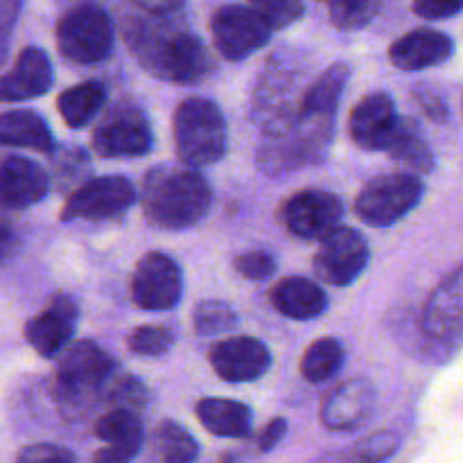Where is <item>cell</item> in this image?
Segmentation results:
<instances>
[{
    "mask_svg": "<svg viewBox=\"0 0 463 463\" xmlns=\"http://www.w3.org/2000/svg\"><path fill=\"white\" fill-rule=\"evenodd\" d=\"M375 405V387L364 378L348 380L335 387L321 405V423L333 432L355 430L371 416Z\"/></svg>",
    "mask_w": 463,
    "mask_h": 463,
    "instance_id": "21",
    "label": "cell"
},
{
    "mask_svg": "<svg viewBox=\"0 0 463 463\" xmlns=\"http://www.w3.org/2000/svg\"><path fill=\"white\" fill-rule=\"evenodd\" d=\"M120 369L95 342H72L59 355L54 373V402L68 420L84 419L99 402L111 401Z\"/></svg>",
    "mask_w": 463,
    "mask_h": 463,
    "instance_id": "4",
    "label": "cell"
},
{
    "mask_svg": "<svg viewBox=\"0 0 463 463\" xmlns=\"http://www.w3.org/2000/svg\"><path fill=\"white\" fill-rule=\"evenodd\" d=\"M136 203V188L127 176L111 175L89 179L80 188L71 190L61 206V222H104L125 215Z\"/></svg>",
    "mask_w": 463,
    "mask_h": 463,
    "instance_id": "11",
    "label": "cell"
},
{
    "mask_svg": "<svg viewBox=\"0 0 463 463\" xmlns=\"http://www.w3.org/2000/svg\"><path fill=\"white\" fill-rule=\"evenodd\" d=\"M319 242L312 258V269L321 283L348 288L364 274L371 258L364 235L351 226H337Z\"/></svg>",
    "mask_w": 463,
    "mask_h": 463,
    "instance_id": "12",
    "label": "cell"
},
{
    "mask_svg": "<svg viewBox=\"0 0 463 463\" xmlns=\"http://www.w3.org/2000/svg\"><path fill=\"white\" fill-rule=\"evenodd\" d=\"M411 12L428 21H443L463 12V0H414Z\"/></svg>",
    "mask_w": 463,
    "mask_h": 463,
    "instance_id": "40",
    "label": "cell"
},
{
    "mask_svg": "<svg viewBox=\"0 0 463 463\" xmlns=\"http://www.w3.org/2000/svg\"><path fill=\"white\" fill-rule=\"evenodd\" d=\"M54 179L61 188H72L75 184H86V175L90 172L89 154L81 147H61L52 156Z\"/></svg>",
    "mask_w": 463,
    "mask_h": 463,
    "instance_id": "35",
    "label": "cell"
},
{
    "mask_svg": "<svg viewBox=\"0 0 463 463\" xmlns=\"http://www.w3.org/2000/svg\"><path fill=\"white\" fill-rule=\"evenodd\" d=\"M0 140L7 147L54 154V136L43 116L30 109H14L0 116Z\"/></svg>",
    "mask_w": 463,
    "mask_h": 463,
    "instance_id": "26",
    "label": "cell"
},
{
    "mask_svg": "<svg viewBox=\"0 0 463 463\" xmlns=\"http://www.w3.org/2000/svg\"><path fill=\"white\" fill-rule=\"evenodd\" d=\"M383 152L389 154L393 161L405 165L414 175H430L437 167L432 147H430L423 129H420V125L414 118L401 116L396 129L392 131L389 140L384 143Z\"/></svg>",
    "mask_w": 463,
    "mask_h": 463,
    "instance_id": "25",
    "label": "cell"
},
{
    "mask_svg": "<svg viewBox=\"0 0 463 463\" xmlns=\"http://www.w3.org/2000/svg\"><path fill=\"white\" fill-rule=\"evenodd\" d=\"M197 419L211 434L222 439H247L253 430L249 405L229 398H203L194 407Z\"/></svg>",
    "mask_w": 463,
    "mask_h": 463,
    "instance_id": "27",
    "label": "cell"
},
{
    "mask_svg": "<svg viewBox=\"0 0 463 463\" xmlns=\"http://www.w3.org/2000/svg\"><path fill=\"white\" fill-rule=\"evenodd\" d=\"M129 5L149 14H184L185 0H129Z\"/></svg>",
    "mask_w": 463,
    "mask_h": 463,
    "instance_id": "43",
    "label": "cell"
},
{
    "mask_svg": "<svg viewBox=\"0 0 463 463\" xmlns=\"http://www.w3.org/2000/svg\"><path fill=\"white\" fill-rule=\"evenodd\" d=\"M199 443L176 420H161L152 434L154 459L165 463H190L199 457Z\"/></svg>",
    "mask_w": 463,
    "mask_h": 463,
    "instance_id": "29",
    "label": "cell"
},
{
    "mask_svg": "<svg viewBox=\"0 0 463 463\" xmlns=\"http://www.w3.org/2000/svg\"><path fill=\"white\" fill-rule=\"evenodd\" d=\"M172 136L181 163L197 170L220 163L229 149L224 113L208 98H185L176 104Z\"/></svg>",
    "mask_w": 463,
    "mask_h": 463,
    "instance_id": "6",
    "label": "cell"
},
{
    "mask_svg": "<svg viewBox=\"0 0 463 463\" xmlns=\"http://www.w3.org/2000/svg\"><path fill=\"white\" fill-rule=\"evenodd\" d=\"M271 307L294 321H310L328 310V297L319 283L303 276H288L269 292Z\"/></svg>",
    "mask_w": 463,
    "mask_h": 463,
    "instance_id": "24",
    "label": "cell"
},
{
    "mask_svg": "<svg viewBox=\"0 0 463 463\" xmlns=\"http://www.w3.org/2000/svg\"><path fill=\"white\" fill-rule=\"evenodd\" d=\"M0 188H3L5 211H23L43 202L50 190V176L39 163L25 156L7 154L0 167Z\"/></svg>",
    "mask_w": 463,
    "mask_h": 463,
    "instance_id": "22",
    "label": "cell"
},
{
    "mask_svg": "<svg viewBox=\"0 0 463 463\" xmlns=\"http://www.w3.org/2000/svg\"><path fill=\"white\" fill-rule=\"evenodd\" d=\"M312 57L306 50L279 48L269 54L253 86L251 120L260 134L279 131L297 116L301 99L315 77H310Z\"/></svg>",
    "mask_w": 463,
    "mask_h": 463,
    "instance_id": "5",
    "label": "cell"
},
{
    "mask_svg": "<svg viewBox=\"0 0 463 463\" xmlns=\"http://www.w3.org/2000/svg\"><path fill=\"white\" fill-rule=\"evenodd\" d=\"M90 147L102 158H140L152 152L154 131L145 109L127 98L111 104L95 125Z\"/></svg>",
    "mask_w": 463,
    "mask_h": 463,
    "instance_id": "8",
    "label": "cell"
},
{
    "mask_svg": "<svg viewBox=\"0 0 463 463\" xmlns=\"http://www.w3.org/2000/svg\"><path fill=\"white\" fill-rule=\"evenodd\" d=\"M0 84L5 102H25L45 95L54 84V68L48 52L36 45L23 48Z\"/></svg>",
    "mask_w": 463,
    "mask_h": 463,
    "instance_id": "20",
    "label": "cell"
},
{
    "mask_svg": "<svg viewBox=\"0 0 463 463\" xmlns=\"http://www.w3.org/2000/svg\"><path fill=\"white\" fill-rule=\"evenodd\" d=\"M109 0H57V5L61 9H72V7H81V5H104Z\"/></svg>",
    "mask_w": 463,
    "mask_h": 463,
    "instance_id": "44",
    "label": "cell"
},
{
    "mask_svg": "<svg viewBox=\"0 0 463 463\" xmlns=\"http://www.w3.org/2000/svg\"><path fill=\"white\" fill-rule=\"evenodd\" d=\"M143 213L156 229L184 231L208 215L213 190L197 167L156 165L143 176Z\"/></svg>",
    "mask_w": 463,
    "mask_h": 463,
    "instance_id": "3",
    "label": "cell"
},
{
    "mask_svg": "<svg viewBox=\"0 0 463 463\" xmlns=\"http://www.w3.org/2000/svg\"><path fill=\"white\" fill-rule=\"evenodd\" d=\"M274 30H285L301 21L306 14V3L303 0H247Z\"/></svg>",
    "mask_w": 463,
    "mask_h": 463,
    "instance_id": "36",
    "label": "cell"
},
{
    "mask_svg": "<svg viewBox=\"0 0 463 463\" xmlns=\"http://www.w3.org/2000/svg\"><path fill=\"white\" fill-rule=\"evenodd\" d=\"M54 36L59 54L66 61L93 66L111 57L116 45V25L102 5H81L63 9Z\"/></svg>",
    "mask_w": 463,
    "mask_h": 463,
    "instance_id": "7",
    "label": "cell"
},
{
    "mask_svg": "<svg viewBox=\"0 0 463 463\" xmlns=\"http://www.w3.org/2000/svg\"><path fill=\"white\" fill-rule=\"evenodd\" d=\"M238 312L224 301H202L193 310V328L202 337L224 335L238 326Z\"/></svg>",
    "mask_w": 463,
    "mask_h": 463,
    "instance_id": "32",
    "label": "cell"
},
{
    "mask_svg": "<svg viewBox=\"0 0 463 463\" xmlns=\"http://www.w3.org/2000/svg\"><path fill=\"white\" fill-rule=\"evenodd\" d=\"M411 99H414L416 107L423 111V116H428L432 122H439V125L446 122L448 116H450L443 95L439 93L437 89H432V86L420 84L416 86V89H411Z\"/></svg>",
    "mask_w": 463,
    "mask_h": 463,
    "instance_id": "38",
    "label": "cell"
},
{
    "mask_svg": "<svg viewBox=\"0 0 463 463\" xmlns=\"http://www.w3.org/2000/svg\"><path fill=\"white\" fill-rule=\"evenodd\" d=\"M398 450V437L393 432H380L371 434V437L362 439L360 443L346 452L339 455H328L326 459H337V461H353V463H378L389 459L393 452Z\"/></svg>",
    "mask_w": 463,
    "mask_h": 463,
    "instance_id": "33",
    "label": "cell"
},
{
    "mask_svg": "<svg viewBox=\"0 0 463 463\" xmlns=\"http://www.w3.org/2000/svg\"><path fill=\"white\" fill-rule=\"evenodd\" d=\"M306 98V95H303ZM335 111H321L301 99L297 116L279 131L262 134L256 149L258 170L267 176H280L303 167L319 165L333 145Z\"/></svg>",
    "mask_w": 463,
    "mask_h": 463,
    "instance_id": "2",
    "label": "cell"
},
{
    "mask_svg": "<svg viewBox=\"0 0 463 463\" xmlns=\"http://www.w3.org/2000/svg\"><path fill=\"white\" fill-rule=\"evenodd\" d=\"M93 434L99 441L107 443V448L93 455L98 463H125L138 457L143 450L145 432L140 411L129 407H111L95 420Z\"/></svg>",
    "mask_w": 463,
    "mask_h": 463,
    "instance_id": "17",
    "label": "cell"
},
{
    "mask_svg": "<svg viewBox=\"0 0 463 463\" xmlns=\"http://www.w3.org/2000/svg\"><path fill=\"white\" fill-rule=\"evenodd\" d=\"M16 461L21 463H75L77 457L63 446H54V443H36V446H27L25 450L18 452Z\"/></svg>",
    "mask_w": 463,
    "mask_h": 463,
    "instance_id": "39",
    "label": "cell"
},
{
    "mask_svg": "<svg viewBox=\"0 0 463 463\" xmlns=\"http://www.w3.org/2000/svg\"><path fill=\"white\" fill-rule=\"evenodd\" d=\"M423 330L434 339L463 337V267L430 294L423 307Z\"/></svg>",
    "mask_w": 463,
    "mask_h": 463,
    "instance_id": "23",
    "label": "cell"
},
{
    "mask_svg": "<svg viewBox=\"0 0 463 463\" xmlns=\"http://www.w3.org/2000/svg\"><path fill=\"white\" fill-rule=\"evenodd\" d=\"M109 90L102 81L89 80L66 89L57 98V111L71 129H84L104 109Z\"/></svg>",
    "mask_w": 463,
    "mask_h": 463,
    "instance_id": "28",
    "label": "cell"
},
{
    "mask_svg": "<svg viewBox=\"0 0 463 463\" xmlns=\"http://www.w3.org/2000/svg\"><path fill=\"white\" fill-rule=\"evenodd\" d=\"M211 32L226 61H244L269 43L274 27L251 5H224L213 14Z\"/></svg>",
    "mask_w": 463,
    "mask_h": 463,
    "instance_id": "10",
    "label": "cell"
},
{
    "mask_svg": "<svg viewBox=\"0 0 463 463\" xmlns=\"http://www.w3.org/2000/svg\"><path fill=\"white\" fill-rule=\"evenodd\" d=\"M455 54V41L446 32L432 27H416L396 39L389 48V61L398 71L416 72L441 66Z\"/></svg>",
    "mask_w": 463,
    "mask_h": 463,
    "instance_id": "19",
    "label": "cell"
},
{
    "mask_svg": "<svg viewBox=\"0 0 463 463\" xmlns=\"http://www.w3.org/2000/svg\"><path fill=\"white\" fill-rule=\"evenodd\" d=\"M0 25H3V59L7 57V48H9V36H12L14 25H16L18 16H21V9H23V0H3L0 5Z\"/></svg>",
    "mask_w": 463,
    "mask_h": 463,
    "instance_id": "42",
    "label": "cell"
},
{
    "mask_svg": "<svg viewBox=\"0 0 463 463\" xmlns=\"http://www.w3.org/2000/svg\"><path fill=\"white\" fill-rule=\"evenodd\" d=\"M77 317L80 307L75 298L68 294H54L48 306L25 324L23 328L25 342L45 360L59 357L75 337Z\"/></svg>",
    "mask_w": 463,
    "mask_h": 463,
    "instance_id": "15",
    "label": "cell"
},
{
    "mask_svg": "<svg viewBox=\"0 0 463 463\" xmlns=\"http://www.w3.org/2000/svg\"><path fill=\"white\" fill-rule=\"evenodd\" d=\"M398 120L401 116H398L392 95L384 90H375V93L364 95L353 107L351 116H348V134L357 147L366 149V152H383Z\"/></svg>",
    "mask_w": 463,
    "mask_h": 463,
    "instance_id": "18",
    "label": "cell"
},
{
    "mask_svg": "<svg viewBox=\"0 0 463 463\" xmlns=\"http://www.w3.org/2000/svg\"><path fill=\"white\" fill-rule=\"evenodd\" d=\"M328 21L342 32H355L369 25L384 7V0H319Z\"/></svg>",
    "mask_w": 463,
    "mask_h": 463,
    "instance_id": "31",
    "label": "cell"
},
{
    "mask_svg": "<svg viewBox=\"0 0 463 463\" xmlns=\"http://www.w3.org/2000/svg\"><path fill=\"white\" fill-rule=\"evenodd\" d=\"M235 271L247 280H267L276 271V258L265 249H251L233 260Z\"/></svg>",
    "mask_w": 463,
    "mask_h": 463,
    "instance_id": "37",
    "label": "cell"
},
{
    "mask_svg": "<svg viewBox=\"0 0 463 463\" xmlns=\"http://www.w3.org/2000/svg\"><path fill=\"white\" fill-rule=\"evenodd\" d=\"M175 339L165 326H138L127 337V348L138 357H161L175 346Z\"/></svg>",
    "mask_w": 463,
    "mask_h": 463,
    "instance_id": "34",
    "label": "cell"
},
{
    "mask_svg": "<svg viewBox=\"0 0 463 463\" xmlns=\"http://www.w3.org/2000/svg\"><path fill=\"white\" fill-rule=\"evenodd\" d=\"M208 362L224 383L244 384L260 380L271 369L274 357L260 339L240 335L213 344L208 351Z\"/></svg>",
    "mask_w": 463,
    "mask_h": 463,
    "instance_id": "16",
    "label": "cell"
},
{
    "mask_svg": "<svg viewBox=\"0 0 463 463\" xmlns=\"http://www.w3.org/2000/svg\"><path fill=\"white\" fill-rule=\"evenodd\" d=\"M276 217L294 238L321 240L342 226L344 202L328 190H298L280 203Z\"/></svg>",
    "mask_w": 463,
    "mask_h": 463,
    "instance_id": "13",
    "label": "cell"
},
{
    "mask_svg": "<svg viewBox=\"0 0 463 463\" xmlns=\"http://www.w3.org/2000/svg\"><path fill=\"white\" fill-rule=\"evenodd\" d=\"M425 194L423 181L414 172L378 175L360 190L355 213L364 224L387 229L410 215Z\"/></svg>",
    "mask_w": 463,
    "mask_h": 463,
    "instance_id": "9",
    "label": "cell"
},
{
    "mask_svg": "<svg viewBox=\"0 0 463 463\" xmlns=\"http://www.w3.org/2000/svg\"><path fill=\"white\" fill-rule=\"evenodd\" d=\"M131 301L147 312H165L176 307L184 297V274L175 258L149 251L136 262L131 274Z\"/></svg>",
    "mask_w": 463,
    "mask_h": 463,
    "instance_id": "14",
    "label": "cell"
},
{
    "mask_svg": "<svg viewBox=\"0 0 463 463\" xmlns=\"http://www.w3.org/2000/svg\"><path fill=\"white\" fill-rule=\"evenodd\" d=\"M288 434V420L274 419L267 423V428L258 434V452H271Z\"/></svg>",
    "mask_w": 463,
    "mask_h": 463,
    "instance_id": "41",
    "label": "cell"
},
{
    "mask_svg": "<svg viewBox=\"0 0 463 463\" xmlns=\"http://www.w3.org/2000/svg\"><path fill=\"white\" fill-rule=\"evenodd\" d=\"M120 34L131 57L154 80L197 84L215 71V59L184 21V14H149L129 5L120 14Z\"/></svg>",
    "mask_w": 463,
    "mask_h": 463,
    "instance_id": "1",
    "label": "cell"
},
{
    "mask_svg": "<svg viewBox=\"0 0 463 463\" xmlns=\"http://www.w3.org/2000/svg\"><path fill=\"white\" fill-rule=\"evenodd\" d=\"M346 353L344 346L335 337H321L310 344L301 360V375L303 380L312 384H321L339 373L344 366Z\"/></svg>",
    "mask_w": 463,
    "mask_h": 463,
    "instance_id": "30",
    "label": "cell"
}]
</instances>
